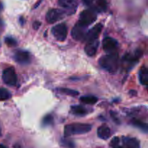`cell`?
Segmentation results:
<instances>
[{
    "mask_svg": "<svg viewBox=\"0 0 148 148\" xmlns=\"http://www.w3.org/2000/svg\"><path fill=\"white\" fill-rule=\"evenodd\" d=\"M100 66L110 73H115L119 68V55L117 52L101 57L98 61Z\"/></svg>",
    "mask_w": 148,
    "mask_h": 148,
    "instance_id": "cell-1",
    "label": "cell"
},
{
    "mask_svg": "<svg viewBox=\"0 0 148 148\" xmlns=\"http://www.w3.org/2000/svg\"><path fill=\"white\" fill-rule=\"evenodd\" d=\"M91 129L92 126L88 123H71L65 126L64 135L65 136H69L72 135L83 134L89 132Z\"/></svg>",
    "mask_w": 148,
    "mask_h": 148,
    "instance_id": "cell-2",
    "label": "cell"
},
{
    "mask_svg": "<svg viewBox=\"0 0 148 148\" xmlns=\"http://www.w3.org/2000/svg\"><path fill=\"white\" fill-rule=\"evenodd\" d=\"M97 19V14L95 10H85L82 11L79 15V23L84 26H90V24L93 23Z\"/></svg>",
    "mask_w": 148,
    "mask_h": 148,
    "instance_id": "cell-3",
    "label": "cell"
},
{
    "mask_svg": "<svg viewBox=\"0 0 148 148\" xmlns=\"http://www.w3.org/2000/svg\"><path fill=\"white\" fill-rule=\"evenodd\" d=\"M68 29L64 23H59L53 26L51 29V33L53 37L59 41H64L67 36Z\"/></svg>",
    "mask_w": 148,
    "mask_h": 148,
    "instance_id": "cell-4",
    "label": "cell"
},
{
    "mask_svg": "<svg viewBox=\"0 0 148 148\" xmlns=\"http://www.w3.org/2000/svg\"><path fill=\"white\" fill-rule=\"evenodd\" d=\"M3 81L7 85L15 86L17 84V75L13 68H7L4 70L2 73Z\"/></svg>",
    "mask_w": 148,
    "mask_h": 148,
    "instance_id": "cell-5",
    "label": "cell"
},
{
    "mask_svg": "<svg viewBox=\"0 0 148 148\" xmlns=\"http://www.w3.org/2000/svg\"><path fill=\"white\" fill-rule=\"evenodd\" d=\"M66 12L59 9H51L48 11L46 16V21L49 23H54L64 17Z\"/></svg>",
    "mask_w": 148,
    "mask_h": 148,
    "instance_id": "cell-6",
    "label": "cell"
},
{
    "mask_svg": "<svg viewBox=\"0 0 148 148\" xmlns=\"http://www.w3.org/2000/svg\"><path fill=\"white\" fill-rule=\"evenodd\" d=\"M87 32H88L87 31V26H84L78 22L72 28V36L74 39L77 41L84 40Z\"/></svg>",
    "mask_w": 148,
    "mask_h": 148,
    "instance_id": "cell-7",
    "label": "cell"
},
{
    "mask_svg": "<svg viewBox=\"0 0 148 148\" xmlns=\"http://www.w3.org/2000/svg\"><path fill=\"white\" fill-rule=\"evenodd\" d=\"M58 4L64 9L66 14L71 15L77 10L78 0H58Z\"/></svg>",
    "mask_w": 148,
    "mask_h": 148,
    "instance_id": "cell-8",
    "label": "cell"
},
{
    "mask_svg": "<svg viewBox=\"0 0 148 148\" xmlns=\"http://www.w3.org/2000/svg\"><path fill=\"white\" fill-rule=\"evenodd\" d=\"M118 46V41L113 38L106 37L103 41V49L108 54L115 53Z\"/></svg>",
    "mask_w": 148,
    "mask_h": 148,
    "instance_id": "cell-9",
    "label": "cell"
},
{
    "mask_svg": "<svg viewBox=\"0 0 148 148\" xmlns=\"http://www.w3.org/2000/svg\"><path fill=\"white\" fill-rule=\"evenodd\" d=\"M14 59L17 63L21 65H27L31 61V56L27 51L18 50L14 53Z\"/></svg>",
    "mask_w": 148,
    "mask_h": 148,
    "instance_id": "cell-10",
    "label": "cell"
},
{
    "mask_svg": "<svg viewBox=\"0 0 148 148\" xmlns=\"http://www.w3.org/2000/svg\"><path fill=\"white\" fill-rule=\"evenodd\" d=\"M103 28V25L101 23H98L95 26H94L89 31L87 32L86 35L84 40L86 41H90L95 40L98 39V37L99 36L100 33H101V30Z\"/></svg>",
    "mask_w": 148,
    "mask_h": 148,
    "instance_id": "cell-11",
    "label": "cell"
},
{
    "mask_svg": "<svg viewBox=\"0 0 148 148\" xmlns=\"http://www.w3.org/2000/svg\"><path fill=\"white\" fill-rule=\"evenodd\" d=\"M98 45H99V41H98V39L88 41V43H87L86 46H85V53L90 57L94 56L97 52Z\"/></svg>",
    "mask_w": 148,
    "mask_h": 148,
    "instance_id": "cell-12",
    "label": "cell"
},
{
    "mask_svg": "<svg viewBox=\"0 0 148 148\" xmlns=\"http://www.w3.org/2000/svg\"><path fill=\"white\" fill-rule=\"evenodd\" d=\"M97 133H98V137L101 139L106 140L111 136V129L108 126L103 125V126H99L97 130Z\"/></svg>",
    "mask_w": 148,
    "mask_h": 148,
    "instance_id": "cell-13",
    "label": "cell"
},
{
    "mask_svg": "<svg viewBox=\"0 0 148 148\" xmlns=\"http://www.w3.org/2000/svg\"><path fill=\"white\" fill-rule=\"evenodd\" d=\"M123 143L127 148H140V142L137 139L133 137H125L122 139Z\"/></svg>",
    "mask_w": 148,
    "mask_h": 148,
    "instance_id": "cell-14",
    "label": "cell"
},
{
    "mask_svg": "<svg viewBox=\"0 0 148 148\" xmlns=\"http://www.w3.org/2000/svg\"><path fill=\"white\" fill-rule=\"evenodd\" d=\"M139 78L143 85L147 86L148 84V70L146 67H143L139 71Z\"/></svg>",
    "mask_w": 148,
    "mask_h": 148,
    "instance_id": "cell-15",
    "label": "cell"
},
{
    "mask_svg": "<svg viewBox=\"0 0 148 148\" xmlns=\"http://www.w3.org/2000/svg\"><path fill=\"white\" fill-rule=\"evenodd\" d=\"M71 110L73 114L76 115H85L88 113V110L85 107H82L81 105H75L72 106L71 107Z\"/></svg>",
    "mask_w": 148,
    "mask_h": 148,
    "instance_id": "cell-16",
    "label": "cell"
},
{
    "mask_svg": "<svg viewBox=\"0 0 148 148\" xmlns=\"http://www.w3.org/2000/svg\"><path fill=\"white\" fill-rule=\"evenodd\" d=\"M80 101L85 104H94L98 102V98L95 96H82L80 97Z\"/></svg>",
    "mask_w": 148,
    "mask_h": 148,
    "instance_id": "cell-17",
    "label": "cell"
},
{
    "mask_svg": "<svg viewBox=\"0 0 148 148\" xmlns=\"http://www.w3.org/2000/svg\"><path fill=\"white\" fill-rule=\"evenodd\" d=\"M132 124L134 125V126L136 127L139 128V129H141L142 131L145 132H147L148 130V127H147V123H144V122L141 121L140 120H137V119H134L132 120Z\"/></svg>",
    "mask_w": 148,
    "mask_h": 148,
    "instance_id": "cell-18",
    "label": "cell"
},
{
    "mask_svg": "<svg viewBox=\"0 0 148 148\" xmlns=\"http://www.w3.org/2000/svg\"><path fill=\"white\" fill-rule=\"evenodd\" d=\"M59 91L62 94H66V95L69 96H72V97H76V96L79 95V93L76 90H73V89H67V88H61L59 89Z\"/></svg>",
    "mask_w": 148,
    "mask_h": 148,
    "instance_id": "cell-19",
    "label": "cell"
},
{
    "mask_svg": "<svg viewBox=\"0 0 148 148\" xmlns=\"http://www.w3.org/2000/svg\"><path fill=\"white\" fill-rule=\"evenodd\" d=\"M11 97V93H10L7 89H0V101H4V100H9Z\"/></svg>",
    "mask_w": 148,
    "mask_h": 148,
    "instance_id": "cell-20",
    "label": "cell"
},
{
    "mask_svg": "<svg viewBox=\"0 0 148 148\" xmlns=\"http://www.w3.org/2000/svg\"><path fill=\"white\" fill-rule=\"evenodd\" d=\"M61 145L66 148H75V143L72 140L68 139H62Z\"/></svg>",
    "mask_w": 148,
    "mask_h": 148,
    "instance_id": "cell-21",
    "label": "cell"
},
{
    "mask_svg": "<svg viewBox=\"0 0 148 148\" xmlns=\"http://www.w3.org/2000/svg\"><path fill=\"white\" fill-rule=\"evenodd\" d=\"M107 2L106 0H97L96 8L99 11H104L106 10Z\"/></svg>",
    "mask_w": 148,
    "mask_h": 148,
    "instance_id": "cell-22",
    "label": "cell"
},
{
    "mask_svg": "<svg viewBox=\"0 0 148 148\" xmlns=\"http://www.w3.org/2000/svg\"><path fill=\"white\" fill-rule=\"evenodd\" d=\"M53 122V118L51 114H49L47 115H46L43 119V124L45 125V126L52 124Z\"/></svg>",
    "mask_w": 148,
    "mask_h": 148,
    "instance_id": "cell-23",
    "label": "cell"
},
{
    "mask_svg": "<svg viewBox=\"0 0 148 148\" xmlns=\"http://www.w3.org/2000/svg\"><path fill=\"white\" fill-rule=\"evenodd\" d=\"M5 43L8 45L9 46H14L17 44V41L14 39L12 37H7L5 39Z\"/></svg>",
    "mask_w": 148,
    "mask_h": 148,
    "instance_id": "cell-24",
    "label": "cell"
},
{
    "mask_svg": "<svg viewBox=\"0 0 148 148\" xmlns=\"http://www.w3.org/2000/svg\"><path fill=\"white\" fill-rule=\"evenodd\" d=\"M119 143V137H117V136H115V137H114L112 139H111L110 145L114 148L115 147L118 146Z\"/></svg>",
    "mask_w": 148,
    "mask_h": 148,
    "instance_id": "cell-25",
    "label": "cell"
},
{
    "mask_svg": "<svg viewBox=\"0 0 148 148\" xmlns=\"http://www.w3.org/2000/svg\"><path fill=\"white\" fill-rule=\"evenodd\" d=\"M40 25H41V23H40V22L39 21H35L34 23H33V28L35 29V30H37L38 28H39V27L40 26Z\"/></svg>",
    "mask_w": 148,
    "mask_h": 148,
    "instance_id": "cell-26",
    "label": "cell"
},
{
    "mask_svg": "<svg viewBox=\"0 0 148 148\" xmlns=\"http://www.w3.org/2000/svg\"><path fill=\"white\" fill-rule=\"evenodd\" d=\"M82 1L85 5H90V4L93 2L94 0H82Z\"/></svg>",
    "mask_w": 148,
    "mask_h": 148,
    "instance_id": "cell-27",
    "label": "cell"
},
{
    "mask_svg": "<svg viewBox=\"0 0 148 148\" xmlns=\"http://www.w3.org/2000/svg\"><path fill=\"white\" fill-rule=\"evenodd\" d=\"M0 148H7V147H6L4 146V145H0Z\"/></svg>",
    "mask_w": 148,
    "mask_h": 148,
    "instance_id": "cell-28",
    "label": "cell"
},
{
    "mask_svg": "<svg viewBox=\"0 0 148 148\" xmlns=\"http://www.w3.org/2000/svg\"><path fill=\"white\" fill-rule=\"evenodd\" d=\"M114 148H124L123 147H121V146H116V147H114Z\"/></svg>",
    "mask_w": 148,
    "mask_h": 148,
    "instance_id": "cell-29",
    "label": "cell"
},
{
    "mask_svg": "<svg viewBox=\"0 0 148 148\" xmlns=\"http://www.w3.org/2000/svg\"><path fill=\"white\" fill-rule=\"evenodd\" d=\"M15 148H20V147H19V146H16Z\"/></svg>",
    "mask_w": 148,
    "mask_h": 148,
    "instance_id": "cell-30",
    "label": "cell"
},
{
    "mask_svg": "<svg viewBox=\"0 0 148 148\" xmlns=\"http://www.w3.org/2000/svg\"><path fill=\"white\" fill-rule=\"evenodd\" d=\"M0 135H1V129H0Z\"/></svg>",
    "mask_w": 148,
    "mask_h": 148,
    "instance_id": "cell-31",
    "label": "cell"
}]
</instances>
